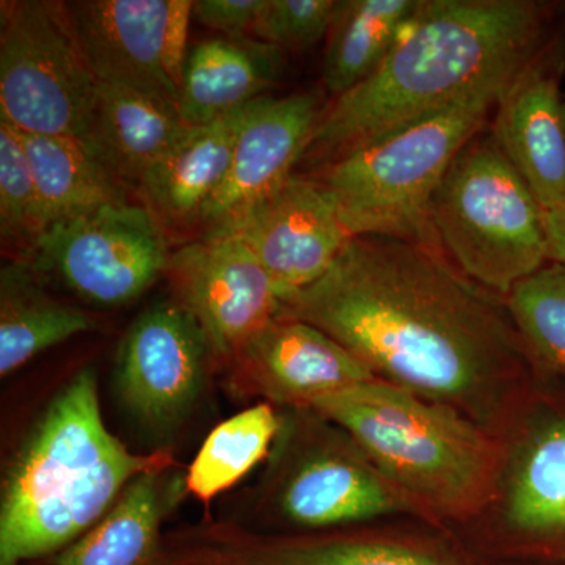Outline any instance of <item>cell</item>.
Instances as JSON below:
<instances>
[{"mask_svg": "<svg viewBox=\"0 0 565 565\" xmlns=\"http://www.w3.org/2000/svg\"><path fill=\"white\" fill-rule=\"evenodd\" d=\"M278 316L313 323L379 381L497 435L534 379L504 297L433 245L355 236Z\"/></svg>", "mask_w": 565, "mask_h": 565, "instance_id": "obj_1", "label": "cell"}, {"mask_svg": "<svg viewBox=\"0 0 565 565\" xmlns=\"http://www.w3.org/2000/svg\"><path fill=\"white\" fill-rule=\"evenodd\" d=\"M552 20L537 0H422L382 65L323 109L303 161L321 170L514 73Z\"/></svg>", "mask_w": 565, "mask_h": 565, "instance_id": "obj_2", "label": "cell"}, {"mask_svg": "<svg viewBox=\"0 0 565 565\" xmlns=\"http://www.w3.org/2000/svg\"><path fill=\"white\" fill-rule=\"evenodd\" d=\"M107 429L93 370L63 386L11 465L0 504V565L61 553L90 531L137 476L161 470Z\"/></svg>", "mask_w": 565, "mask_h": 565, "instance_id": "obj_3", "label": "cell"}, {"mask_svg": "<svg viewBox=\"0 0 565 565\" xmlns=\"http://www.w3.org/2000/svg\"><path fill=\"white\" fill-rule=\"evenodd\" d=\"M313 411L351 435L415 519L457 533L492 494L500 440L448 405L373 379Z\"/></svg>", "mask_w": 565, "mask_h": 565, "instance_id": "obj_4", "label": "cell"}, {"mask_svg": "<svg viewBox=\"0 0 565 565\" xmlns=\"http://www.w3.org/2000/svg\"><path fill=\"white\" fill-rule=\"evenodd\" d=\"M514 73L493 77L446 109L311 173L337 195L352 237L438 247L430 225L435 193L465 145L489 126Z\"/></svg>", "mask_w": 565, "mask_h": 565, "instance_id": "obj_5", "label": "cell"}, {"mask_svg": "<svg viewBox=\"0 0 565 565\" xmlns=\"http://www.w3.org/2000/svg\"><path fill=\"white\" fill-rule=\"evenodd\" d=\"M497 437L492 494L455 534L492 565L565 564V379L534 374Z\"/></svg>", "mask_w": 565, "mask_h": 565, "instance_id": "obj_6", "label": "cell"}, {"mask_svg": "<svg viewBox=\"0 0 565 565\" xmlns=\"http://www.w3.org/2000/svg\"><path fill=\"white\" fill-rule=\"evenodd\" d=\"M430 225L449 262L501 297L548 263L544 210L489 126L449 166Z\"/></svg>", "mask_w": 565, "mask_h": 565, "instance_id": "obj_7", "label": "cell"}, {"mask_svg": "<svg viewBox=\"0 0 565 565\" xmlns=\"http://www.w3.org/2000/svg\"><path fill=\"white\" fill-rule=\"evenodd\" d=\"M96 88L68 2L0 3V117L21 132L85 147Z\"/></svg>", "mask_w": 565, "mask_h": 565, "instance_id": "obj_8", "label": "cell"}, {"mask_svg": "<svg viewBox=\"0 0 565 565\" xmlns=\"http://www.w3.org/2000/svg\"><path fill=\"white\" fill-rule=\"evenodd\" d=\"M170 255L162 223L129 200L52 223L31 263L85 302L121 307L166 275Z\"/></svg>", "mask_w": 565, "mask_h": 565, "instance_id": "obj_9", "label": "cell"}, {"mask_svg": "<svg viewBox=\"0 0 565 565\" xmlns=\"http://www.w3.org/2000/svg\"><path fill=\"white\" fill-rule=\"evenodd\" d=\"M299 440L281 470L275 504L285 522L308 533L414 516L362 448L313 408H300Z\"/></svg>", "mask_w": 565, "mask_h": 565, "instance_id": "obj_10", "label": "cell"}, {"mask_svg": "<svg viewBox=\"0 0 565 565\" xmlns=\"http://www.w3.org/2000/svg\"><path fill=\"white\" fill-rule=\"evenodd\" d=\"M68 9L96 79L180 110L192 0H79Z\"/></svg>", "mask_w": 565, "mask_h": 565, "instance_id": "obj_11", "label": "cell"}, {"mask_svg": "<svg viewBox=\"0 0 565 565\" xmlns=\"http://www.w3.org/2000/svg\"><path fill=\"white\" fill-rule=\"evenodd\" d=\"M185 565H492L451 531L414 519L280 537H225Z\"/></svg>", "mask_w": 565, "mask_h": 565, "instance_id": "obj_12", "label": "cell"}, {"mask_svg": "<svg viewBox=\"0 0 565 565\" xmlns=\"http://www.w3.org/2000/svg\"><path fill=\"white\" fill-rule=\"evenodd\" d=\"M174 300L200 323L215 356H236L280 315L281 296L252 248L233 234L200 236L170 255Z\"/></svg>", "mask_w": 565, "mask_h": 565, "instance_id": "obj_13", "label": "cell"}, {"mask_svg": "<svg viewBox=\"0 0 565 565\" xmlns=\"http://www.w3.org/2000/svg\"><path fill=\"white\" fill-rule=\"evenodd\" d=\"M214 355L200 323L177 300L152 305L121 341L115 384L134 418L156 434L180 426Z\"/></svg>", "mask_w": 565, "mask_h": 565, "instance_id": "obj_14", "label": "cell"}, {"mask_svg": "<svg viewBox=\"0 0 565 565\" xmlns=\"http://www.w3.org/2000/svg\"><path fill=\"white\" fill-rule=\"evenodd\" d=\"M241 237L270 275L281 300L318 281L352 239L340 202L315 174L294 172L218 232Z\"/></svg>", "mask_w": 565, "mask_h": 565, "instance_id": "obj_15", "label": "cell"}, {"mask_svg": "<svg viewBox=\"0 0 565 565\" xmlns=\"http://www.w3.org/2000/svg\"><path fill=\"white\" fill-rule=\"evenodd\" d=\"M565 46L548 40L505 82L490 132L544 211L565 210Z\"/></svg>", "mask_w": 565, "mask_h": 565, "instance_id": "obj_16", "label": "cell"}, {"mask_svg": "<svg viewBox=\"0 0 565 565\" xmlns=\"http://www.w3.org/2000/svg\"><path fill=\"white\" fill-rule=\"evenodd\" d=\"M323 109L315 93L264 95L253 102L225 181L203 212L200 236L225 228L291 177Z\"/></svg>", "mask_w": 565, "mask_h": 565, "instance_id": "obj_17", "label": "cell"}, {"mask_svg": "<svg viewBox=\"0 0 565 565\" xmlns=\"http://www.w3.org/2000/svg\"><path fill=\"white\" fill-rule=\"evenodd\" d=\"M234 359L256 392L289 408H313L326 397L375 379L329 333L288 316L264 326Z\"/></svg>", "mask_w": 565, "mask_h": 565, "instance_id": "obj_18", "label": "cell"}, {"mask_svg": "<svg viewBox=\"0 0 565 565\" xmlns=\"http://www.w3.org/2000/svg\"><path fill=\"white\" fill-rule=\"evenodd\" d=\"M252 104L210 125L188 126L143 174L137 191L163 228L200 225L204 210L228 173Z\"/></svg>", "mask_w": 565, "mask_h": 565, "instance_id": "obj_19", "label": "cell"}, {"mask_svg": "<svg viewBox=\"0 0 565 565\" xmlns=\"http://www.w3.org/2000/svg\"><path fill=\"white\" fill-rule=\"evenodd\" d=\"M282 51L252 36H214L189 51L180 115L188 126L210 122L262 98L280 76Z\"/></svg>", "mask_w": 565, "mask_h": 565, "instance_id": "obj_20", "label": "cell"}, {"mask_svg": "<svg viewBox=\"0 0 565 565\" xmlns=\"http://www.w3.org/2000/svg\"><path fill=\"white\" fill-rule=\"evenodd\" d=\"M185 128L172 104L126 85L98 81L85 148L125 184L137 189Z\"/></svg>", "mask_w": 565, "mask_h": 565, "instance_id": "obj_21", "label": "cell"}, {"mask_svg": "<svg viewBox=\"0 0 565 565\" xmlns=\"http://www.w3.org/2000/svg\"><path fill=\"white\" fill-rule=\"evenodd\" d=\"M92 329L90 316L54 299L31 262L10 259L0 273V374Z\"/></svg>", "mask_w": 565, "mask_h": 565, "instance_id": "obj_22", "label": "cell"}, {"mask_svg": "<svg viewBox=\"0 0 565 565\" xmlns=\"http://www.w3.org/2000/svg\"><path fill=\"white\" fill-rule=\"evenodd\" d=\"M422 0H340L327 35L323 87L340 98L388 57Z\"/></svg>", "mask_w": 565, "mask_h": 565, "instance_id": "obj_23", "label": "cell"}, {"mask_svg": "<svg viewBox=\"0 0 565 565\" xmlns=\"http://www.w3.org/2000/svg\"><path fill=\"white\" fill-rule=\"evenodd\" d=\"M21 136L47 226L106 204L129 202L131 188L81 141L24 132Z\"/></svg>", "mask_w": 565, "mask_h": 565, "instance_id": "obj_24", "label": "cell"}, {"mask_svg": "<svg viewBox=\"0 0 565 565\" xmlns=\"http://www.w3.org/2000/svg\"><path fill=\"white\" fill-rule=\"evenodd\" d=\"M163 511L161 470L137 476L90 531L58 553L55 565H158Z\"/></svg>", "mask_w": 565, "mask_h": 565, "instance_id": "obj_25", "label": "cell"}, {"mask_svg": "<svg viewBox=\"0 0 565 565\" xmlns=\"http://www.w3.org/2000/svg\"><path fill=\"white\" fill-rule=\"evenodd\" d=\"M281 430L282 419L267 403L253 405L218 424L189 468V492L203 501L225 492L269 455Z\"/></svg>", "mask_w": 565, "mask_h": 565, "instance_id": "obj_26", "label": "cell"}, {"mask_svg": "<svg viewBox=\"0 0 565 565\" xmlns=\"http://www.w3.org/2000/svg\"><path fill=\"white\" fill-rule=\"evenodd\" d=\"M535 375L565 379V266L546 263L504 297Z\"/></svg>", "mask_w": 565, "mask_h": 565, "instance_id": "obj_27", "label": "cell"}, {"mask_svg": "<svg viewBox=\"0 0 565 565\" xmlns=\"http://www.w3.org/2000/svg\"><path fill=\"white\" fill-rule=\"evenodd\" d=\"M47 222L21 132L0 117V236L11 259L31 262Z\"/></svg>", "mask_w": 565, "mask_h": 565, "instance_id": "obj_28", "label": "cell"}, {"mask_svg": "<svg viewBox=\"0 0 565 565\" xmlns=\"http://www.w3.org/2000/svg\"><path fill=\"white\" fill-rule=\"evenodd\" d=\"M340 0H264L252 39L278 50H303L327 39Z\"/></svg>", "mask_w": 565, "mask_h": 565, "instance_id": "obj_29", "label": "cell"}, {"mask_svg": "<svg viewBox=\"0 0 565 565\" xmlns=\"http://www.w3.org/2000/svg\"><path fill=\"white\" fill-rule=\"evenodd\" d=\"M264 0H199L193 2V18L221 36H250Z\"/></svg>", "mask_w": 565, "mask_h": 565, "instance_id": "obj_30", "label": "cell"}, {"mask_svg": "<svg viewBox=\"0 0 565 565\" xmlns=\"http://www.w3.org/2000/svg\"><path fill=\"white\" fill-rule=\"evenodd\" d=\"M548 263L565 266V210L544 211Z\"/></svg>", "mask_w": 565, "mask_h": 565, "instance_id": "obj_31", "label": "cell"}, {"mask_svg": "<svg viewBox=\"0 0 565 565\" xmlns=\"http://www.w3.org/2000/svg\"><path fill=\"white\" fill-rule=\"evenodd\" d=\"M498 565H565V564H535V563H527V564H498Z\"/></svg>", "mask_w": 565, "mask_h": 565, "instance_id": "obj_32", "label": "cell"}, {"mask_svg": "<svg viewBox=\"0 0 565 565\" xmlns=\"http://www.w3.org/2000/svg\"><path fill=\"white\" fill-rule=\"evenodd\" d=\"M564 111H565V99H564Z\"/></svg>", "mask_w": 565, "mask_h": 565, "instance_id": "obj_33", "label": "cell"}, {"mask_svg": "<svg viewBox=\"0 0 565 565\" xmlns=\"http://www.w3.org/2000/svg\"><path fill=\"white\" fill-rule=\"evenodd\" d=\"M178 565H184V564H178Z\"/></svg>", "mask_w": 565, "mask_h": 565, "instance_id": "obj_34", "label": "cell"}]
</instances>
